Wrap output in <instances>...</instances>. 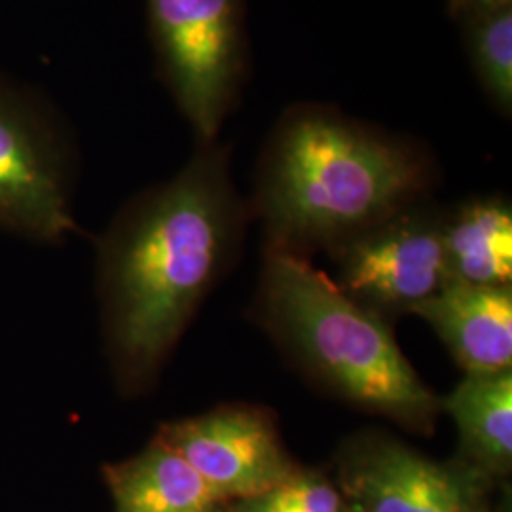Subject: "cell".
Instances as JSON below:
<instances>
[{"mask_svg":"<svg viewBox=\"0 0 512 512\" xmlns=\"http://www.w3.org/2000/svg\"><path fill=\"white\" fill-rule=\"evenodd\" d=\"M262 313L294 357L338 395L429 431L440 401L404 359L384 321L293 251L274 247L262 275Z\"/></svg>","mask_w":512,"mask_h":512,"instance_id":"3957f363","label":"cell"},{"mask_svg":"<svg viewBox=\"0 0 512 512\" xmlns=\"http://www.w3.org/2000/svg\"><path fill=\"white\" fill-rule=\"evenodd\" d=\"M154 440L181 456L219 503L262 494L298 471L272 414L249 404L169 421Z\"/></svg>","mask_w":512,"mask_h":512,"instance_id":"8992f818","label":"cell"},{"mask_svg":"<svg viewBox=\"0 0 512 512\" xmlns=\"http://www.w3.org/2000/svg\"><path fill=\"white\" fill-rule=\"evenodd\" d=\"M219 505L220 503H217V505H211V507H207V509H203V511L200 512H222L220 511Z\"/></svg>","mask_w":512,"mask_h":512,"instance_id":"e0dca14e","label":"cell"},{"mask_svg":"<svg viewBox=\"0 0 512 512\" xmlns=\"http://www.w3.org/2000/svg\"><path fill=\"white\" fill-rule=\"evenodd\" d=\"M442 243L450 281L511 285L512 211L505 200L486 198L463 205L442 220Z\"/></svg>","mask_w":512,"mask_h":512,"instance_id":"8fae6325","label":"cell"},{"mask_svg":"<svg viewBox=\"0 0 512 512\" xmlns=\"http://www.w3.org/2000/svg\"><path fill=\"white\" fill-rule=\"evenodd\" d=\"M351 512H475L484 473L442 465L389 437L353 440L340 465Z\"/></svg>","mask_w":512,"mask_h":512,"instance_id":"ba28073f","label":"cell"},{"mask_svg":"<svg viewBox=\"0 0 512 512\" xmlns=\"http://www.w3.org/2000/svg\"><path fill=\"white\" fill-rule=\"evenodd\" d=\"M114 512H200L217 497L181 456L152 440L133 458L103 469Z\"/></svg>","mask_w":512,"mask_h":512,"instance_id":"30bf717a","label":"cell"},{"mask_svg":"<svg viewBox=\"0 0 512 512\" xmlns=\"http://www.w3.org/2000/svg\"><path fill=\"white\" fill-rule=\"evenodd\" d=\"M450 2H452L454 10H458V12H463V0H450Z\"/></svg>","mask_w":512,"mask_h":512,"instance_id":"2e32d148","label":"cell"},{"mask_svg":"<svg viewBox=\"0 0 512 512\" xmlns=\"http://www.w3.org/2000/svg\"><path fill=\"white\" fill-rule=\"evenodd\" d=\"M340 245V289L380 319L410 313L448 281L442 220L433 215L401 209Z\"/></svg>","mask_w":512,"mask_h":512,"instance_id":"52a82bcc","label":"cell"},{"mask_svg":"<svg viewBox=\"0 0 512 512\" xmlns=\"http://www.w3.org/2000/svg\"><path fill=\"white\" fill-rule=\"evenodd\" d=\"M348 512H351V511H348Z\"/></svg>","mask_w":512,"mask_h":512,"instance_id":"d6986e66","label":"cell"},{"mask_svg":"<svg viewBox=\"0 0 512 512\" xmlns=\"http://www.w3.org/2000/svg\"><path fill=\"white\" fill-rule=\"evenodd\" d=\"M410 313L423 317L467 374L511 370V285L484 287L446 281Z\"/></svg>","mask_w":512,"mask_h":512,"instance_id":"9c48e42d","label":"cell"},{"mask_svg":"<svg viewBox=\"0 0 512 512\" xmlns=\"http://www.w3.org/2000/svg\"><path fill=\"white\" fill-rule=\"evenodd\" d=\"M228 512H348V507L327 478L296 471L262 494L232 501Z\"/></svg>","mask_w":512,"mask_h":512,"instance_id":"5bb4252c","label":"cell"},{"mask_svg":"<svg viewBox=\"0 0 512 512\" xmlns=\"http://www.w3.org/2000/svg\"><path fill=\"white\" fill-rule=\"evenodd\" d=\"M76 169L73 129L54 99L0 69V232L55 247L82 234Z\"/></svg>","mask_w":512,"mask_h":512,"instance_id":"277c9868","label":"cell"},{"mask_svg":"<svg viewBox=\"0 0 512 512\" xmlns=\"http://www.w3.org/2000/svg\"><path fill=\"white\" fill-rule=\"evenodd\" d=\"M427 184L403 143L325 110H296L270 145L258 205L274 247L344 243L395 215Z\"/></svg>","mask_w":512,"mask_h":512,"instance_id":"7a4b0ae2","label":"cell"},{"mask_svg":"<svg viewBox=\"0 0 512 512\" xmlns=\"http://www.w3.org/2000/svg\"><path fill=\"white\" fill-rule=\"evenodd\" d=\"M511 4V0H463V10H490Z\"/></svg>","mask_w":512,"mask_h":512,"instance_id":"9a60e30c","label":"cell"},{"mask_svg":"<svg viewBox=\"0 0 512 512\" xmlns=\"http://www.w3.org/2000/svg\"><path fill=\"white\" fill-rule=\"evenodd\" d=\"M458 425L463 452L484 475H505L512 463V372L467 374L440 403Z\"/></svg>","mask_w":512,"mask_h":512,"instance_id":"7c38bea8","label":"cell"},{"mask_svg":"<svg viewBox=\"0 0 512 512\" xmlns=\"http://www.w3.org/2000/svg\"><path fill=\"white\" fill-rule=\"evenodd\" d=\"M224 148H203L112 219L97 243V289L110 368L126 395L156 380L241 230Z\"/></svg>","mask_w":512,"mask_h":512,"instance_id":"6da1fadb","label":"cell"},{"mask_svg":"<svg viewBox=\"0 0 512 512\" xmlns=\"http://www.w3.org/2000/svg\"><path fill=\"white\" fill-rule=\"evenodd\" d=\"M165 86L202 143H213L243 65L241 0H147Z\"/></svg>","mask_w":512,"mask_h":512,"instance_id":"5b68a950","label":"cell"},{"mask_svg":"<svg viewBox=\"0 0 512 512\" xmlns=\"http://www.w3.org/2000/svg\"><path fill=\"white\" fill-rule=\"evenodd\" d=\"M469 44L484 90L503 110L512 107V8L469 10Z\"/></svg>","mask_w":512,"mask_h":512,"instance_id":"4fadbf2b","label":"cell"},{"mask_svg":"<svg viewBox=\"0 0 512 512\" xmlns=\"http://www.w3.org/2000/svg\"><path fill=\"white\" fill-rule=\"evenodd\" d=\"M475 512H482V511H478V509H476V511H475Z\"/></svg>","mask_w":512,"mask_h":512,"instance_id":"ac0fdd59","label":"cell"}]
</instances>
